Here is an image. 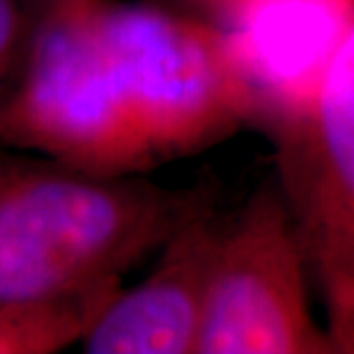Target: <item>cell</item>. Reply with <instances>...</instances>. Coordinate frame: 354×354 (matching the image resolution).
Masks as SVG:
<instances>
[{"label": "cell", "instance_id": "6da1fadb", "mask_svg": "<svg viewBox=\"0 0 354 354\" xmlns=\"http://www.w3.org/2000/svg\"><path fill=\"white\" fill-rule=\"evenodd\" d=\"M0 143L90 175L127 177L258 122L214 21L157 5L58 0L39 12Z\"/></svg>", "mask_w": 354, "mask_h": 354}, {"label": "cell", "instance_id": "7a4b0ae2", "mask_svg": "<svg viewBox=\"0 0 354 354\" xmlns=\"http://www.w3.org/2000/svg\"><path fill=\"white\" fill-rule=\"evenodd\" d=\"M205 196L81 171L0 177V304L120 288Z\"/></svg>", "mask_w": 354, "mask_h": 354}, {"label": "cell", "instance_id": "3957f363", "mask_svg": "<svg viewBox=\"0 0 354 354\" xmlns=\"http://www.w3.org/2000/svg\"><path fill=\"white\" fill-rule=\"evenodd\" d=\"M308 256L281 184L221 223L205 301L201 354H331L310 308Z\"/></svg>", "mask_w": 354, "mask_h": 354}, {"label": "cell", "instance_id": "277c9868", "mask_svg": "<svg viewBox=\"0 0 354 354\" xmlns=\"http://www.w3.org/2000/svg\"><path fill=\"white\" fill-rule=\"evenodd\" d=\"M281 189L336 352L354 354V30L310 109L276 131Z\"/></svg>", "mask_w": 354, "mask_h": 354}, {"label": "cell", "instance_id": "5b68a950", "mask_svg": "<svg viewBox=\"0 0 354 354\" xmlns=\"http://www.w3.org/2000/svg\"><path fill=\"white\" fill-rule=\"evenodd\" d=\"M276 133L310 109L354 30V0H228L214 17Z\"/></svg>", "mask_w": 354, "mask_h": 354}, {"label": "cell", "instance_id": "8992f818", "mask_svg": "<svg viewBox=\"0 0 354 354\" xmlns=\"http://www.w3.org/2000/svg\"><path fill=\"white\" fill-rule=\"evenodd\" d=\"M221 223L207 207L161 246L157 267L129 290H118L81 341L88 354L198 352L209 274Z\"/></svg>", "mask_w": 354, "mask_h": 354}, {"label": "cell", "instance_id": "52a82bcc", "mask_svg": "<svg viewBox=\"0 0 354 354\" xmlns=\"http://www.w3.org/2000/svg\"><path fill=\"white\" fill-rule=\"evenodd\" d=\"M115 286L0 304V354H53L81 343L118 295Z\"/></svg>", "mask_w": 354, "mask_h": 354}, {"label": "cell", "instance_id": "ba28073f", "mask_svg": "<svg viewBox=\"0 0 354 354\" xmlns=\"http://www.w3.org/2000/svg\"><path fill=\"white\" fill-rule=\"evenodd\" d=\"M24 35V17L19 0H0V83L17 60L19 41Z\"/></svg>", "mask_w": 354, "mask_h": 354}, {"label": "cell", "instance_id": "9c48e42d", "mask_svg": "<svg viewBox=\"0 0 354 354\" xmlns=\"http://www.w3.org/2000/svg\"><path fill=\"white\" fill-rule=\"evenodd\" d=\"M189 3H194V5L201 7V10H207L212 17H216V14L225 7L228 0H189Z\"/></svg>", "mask_w": 354, "mask_h": 354}, {"label": "cell", "instance_id": "30bf717a", "mask_svg": "<svg viewBox=\"0 0 354 354\" xmlns=\"http://www.w3.org/2000/svg\"><path fill=\"white\" fill-rule=\"evenodd\" d=\"M19 3H28V5H32V7H39V12H41V10H46L48 5L58 3V0H19Z\"/></svg>", "mask_w": 354, "mask_h": 354}]
</instances>
